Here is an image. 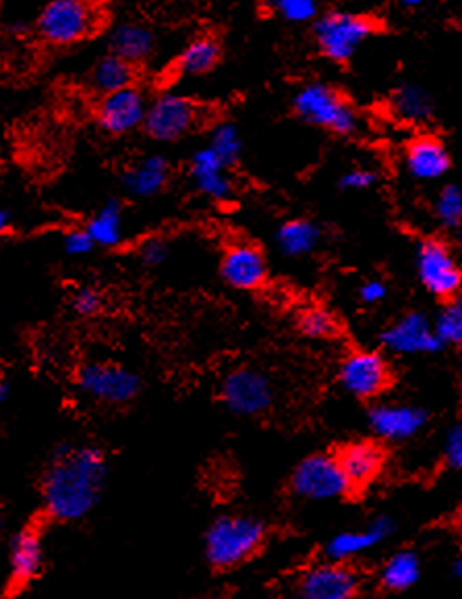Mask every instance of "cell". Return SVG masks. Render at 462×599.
Masks as SVG:
<instances>
[{"label":"cell","instance_id":"obj_20","mask_svg":"<svg viewBox=\"0 0 462 599\" xmlns=\"http://www.w3.org/2000/svg\"><path fill=\"white\" fill-rule=\"evenodd\" d=\"M337 459L353 488L370 486L371 481L382 473L385 461L384 450L368 440L340 448Z\"/></svg>","mask_w":462,"mask_h":599},{"label":"cell","instance_id":"obj_15","mask_svg":"<svg viewBox=\"0 0 462 599\" xmlns=\"http://www.w3.org/2000/svg\"><path fill=\"white\" fill-rule=\"evenodd\" d=\"M220 272L232 289L255 291L265 282L268 266H265V258L258 247L239 243V246L227 249Z\"/></svg>","mask_w":462,"mask_h":599},{"label":"cell","instance_id":"obj_8","mask_svg":"<svg viewBox=\"0 0 462 599\" xmlns=\"http://www.w3.org/2000/svg\"><path fill=\"white\" fill-rule=\"evenodd\" d=\"M198 123V104L181 93H162L148 107L145 131L155 141H177Z\"/></svg>","mask_w":462,"mask_h":599},{"label":"cell","instance_id":"obj_41","mask_svg":"<svg viewBox=\"0 0 462 599\" xmlns=\"http://www.w3.org/2000/svg\"><path fill=\"white\" fill-rule=\"evenodd\" d=\"M399 7H402V9H419V7H423V4H428L430 0H394Z\"/></svg>","mask_w":462,"mask_h":599},{"label":"cell","instance_id":"obj_31","mask_svg":"<svg viewBox=\"0 0 462 599\" xmlns=\"http://www.w3.org/2000/svg\"><path fill=\"white\" fill-rule=\"evenodd\" d=\"M435 220L446 229H459L462 224V187L446 184L433 203Z\"/></svg>","mask_w":462,"mask_h":599},{"label":"cell","instance_id":"obj_39","mask_svg":"<svg viewBox=\"0 0 462 599\" xmlns=\"http://www.w3.org/2000/svg\"><path fill=\"white\" fill-rule=\"evenodd\" d=\"M93 239L88 231H71L64 237V251L69 256H86L92 251Z\"/></svg>","mask_w":462,"mask_h":599},{"label":"cell","instance_id":"obj_4","mask_svg":"<svg viewBox=\"0 0 462 599\" xmlns=\"http://www.w3.org/2000/svg\"><path fill=\"white\" fill-rule=\"evenodd\" d=\"M378 30L373 17L353 11H332L315 23V42L325 59L346 62Z\"/></svg>","mask_w":462,"mask_h":599},{"label":"cell","instance_id":"obj_9","mask_svg":"<svg viewBox=\"0 0 462 599\" xmlns=\"http://www.w3.org/2000/svg\"><path fill=\"white\" fill-rule=\"evenodd\" d=\"M78 385L88 397L109 405H124L138 397V376L114 363H90L79 369Z\"/></svg>","mask_w":462,"mask_h":599},{"label":"cell","instance_id":"obj_30","mask_svg":"<svg viewBox=\"0 0 462 599\" xmlns=\"http://www.w3.org/2000/svg\"><path fill=\"white\" fill-rule=\"evenodd\" d=\"M433 326L442 345L462 347V297L448 299L446 306L438 313Z\"/></svg>","mask_w":462,"mask_h":599},{"label":"cell","instance_id":"obj_19","mask_svg":"<svg viewBox=\"0 0 462 599\" xmlns=\"http://www.w3.org/2000/svg\"><path fill=\"white\" fill-rule=\"evenodd\" d=\"M44 567V543L36 529H23L11 543L9 577L13 587H26Z\"/></svg>","mask_w":462,"mask_h":599},{"label":"cell","instance_id":"obj_28","mask_svg":"<svg viewBox=\"0 0 462 599\" xmlns=\"http://www.w3.org/2000/svg\"><path fill=\"white\" fill-rule=\"evenodd\" d=\"M421 577V560L415 552H396L382 569V585L390 591H406Z\"/></svg>","mask_w":462,"mask_h":599},{"label":"cell","instance_id":"obj_35","mask_svg":"<svg viewBox=\"0 0 462 599\" xmlns=\"http://www.w3.org/2000/svg\"><path fill=\"white\" fill-rule=\"evenodd\" d=\"M375 183H378V172H373L371 169L349 170L340 179V187L346 189V191H365V189H371Z\"/></svg>","mask_w":462,"mask_h":599},{"label":"cell","instance_id":"obj_43","mask_svg":"<svg viewBox=\"0 0 462 599\" xmlns=\"http://www.w3.org/2000/svg\"><path fill=\"white\" fill-rule=\"evenodd\" d=\"M7 227H9V216L4 214V212L0 210V234L7 231Z\"/></svg>","mask_w":462,"mask_h":599},{"label":"cell","instance_id":"obj_22","mask_svg":"<svg viewBox=\"0 0 462 599\" xmlns=\"http://www.w3.org/2000/svg\"><path fill=\"white\" fill-rule=\"evenodd\" d=\"M170 167L162 156H145L124 172V189L135 198H152L169 183Z\"/></svg>","mask_w":462,"mask_h":599},{"label":"cell","instance_id":"obj_27","mask_svg":"<svg viewBox=\"0 0 462 599\" xmlns=\"http://www.w3.org/2000/svg\"><path fill=\"white\" fill-rule=\"evenodd\" d=\"M277 241L287 256L301 258V256L311 253L318 246L320 229L309 220H291V222L280 227Z\"/></svg>","mask_w":462,"mask_h":599},{"label":"cell","instance_id":"obj_26","mask_svg":"<svg viewBox=\"0 0 462 599\" xmlns=\"http://www.w3.org/2000/svg\"><path fill=\"white\" fill-rule=\"evenodd\" d=\"M218 61H220V44L210 36H201L193 42H189V47L183 50L179 59V71L183 76L198 78V76L210 73Z\"/></svg>","mask_w":462,"mask_h":599},{"label":"cell","instance_id":"obj_46","mask_svg":"<svg viewBox=\"0 0 462 599\" xmlns=\"http://www.w3.org/2000/svg\"><path fill=\"white\" fill-rule=\"evenodd\" d=\"M0 531H2V519H0Z\"/></svg>","mask_w":462,"mask_h":599},{"label":"cell","instance_id":"obj_29","mask_svg":"<svg viewBox=\"0 0 462 599\" xmlns=\"http://www.w3.org/2000/svg\"><path fill=\"white\" fill-rule=\"evenodd\" d=\"M86 231L90 232L96 246L114 247L123 239V212L117 201L107 203L93 216Z\"/></svg>","mask_w":462,"mask_h":599},{"label":"cell","instance_id":"obj_21","mask_svg":"<svg viewBox=\"0 0 462 599\" xmlns=\"http://www.w3.org/2000/svg\"><path fill=\"white\" fill-rule=\"evenodd\" d=\"M191 177H193L201 193L208 196L210 200L224 201L232 196L229 164H224L210 146L193 156Z\"/></svg>","mask_w":462,"mask_h":599},{"label":"cell","instance_id":"obj_38","mask_svg":"<svg viewBox=\"0 0 462 599\" xmlns=\"http://www.w3.org/2000/svg\"><path fill=\"white\" fill-rule=\"evenodd\" d=\"M169 256V247L160 239H150L139 249V258L145 266H160Z\"/></svg>","mask_w":462,"mask_h":599},{"label":"cell","instance_id":"obj_47","mask_svg":"<svg viewBox=\"0 0 462 599\" xmlns=\"http://www.w3.org/2000/svg\"><path fill=\"white\" fill-rule=\"evenodd\" d=\"M349 599H356V598H354V596H353V598H349Z\"/></svg>","mask_w":462,"mask_h":599},{"label":"cell","instance_id":"obj_18","mask_svg":"<svg viewBox=\"0 0 462 599\" xmlns=\"http://www.w3.org/2000/svg\"><path fill=\"white\" fill-rule=\"evenodd\" d=\"M404 167L416 181H438L450 170L446 146L433 136H419L404 150Z\"/></svg>","mask_w":462,"mask_h":599},{"label":"cell","instance_id":"obj_5","mask_svg":"<svg viewBox=\"0 0 462 599\" xmlns=\"http://www.w3.org/2000/svg\"><path fill=\"white\" fill-rule=\"evenodd\" d=\"M96 23L90 0H52L40 13L38 33L52 47H73L92 36Z\"/></svg>","mask_w":462,"mask_h":599},{"label":"cell","instance_id":"obj_36","mask_svg":"<svg viewBox=\"0 0 462 599\" xmlns=\"http://www.w3.org/2000/svg\"><path fill=\"white\" fill-rule=\"evenodd\" d=\"M444 457L452 469H462V421L448 431Z\"/></svg>","mask_w":462,"mask_h":599},{"label":"cell","instance_id":"obj_42","mask_svg":"<svg viewBox=\"0 0 462 599\" xmlns=\"http://www.w3.org/2000/svg\"><path fill=\"white\" fill-rule=\"evenodd\" d=\"M452 569H454V575H456V579H461L462 581V556H459V558L454 560V567H452Z\"/></svg>","mask_w":462,"mask_h":599},{"label":"cell","instance_id":"obj_11","mask_svg":"<svg viewBox=\"0 0 462 599\" xmlns=\"http://www.w3.org/2000/svg\"><path fill=\"white\" fill-rule=\"evenodd\" d=\"M340 385L356 399H373L390 385L384 357L373 351H354L340 366Z\"/></svg>","mask_w":462,"mask_h":599},{"label":"cell","instance_id":"obj_37","mask_svg":"<svg viewBox=\"0 0 462 599\" xmlns=\"http://www.w3.org/2000/svg\"><path fill=\"white\" fill-rule=\"evenodd\" d=\"M73 308L81 316H93L98 313V309L102 308V297L93 289H79L73 297Z\"/></svg>","mask_w":462,"mask_h":599},{"label":"cell","instance_id":"obj_17","mask_svg":"<svg viewBox=\"0 0 462 599\" xmlns=\"http://www.w3.org/2000/svg\"><path fill=\"white\" fill-rule=\"evenodd\" d=\"M392 531L394 522L388 517H378L365 529H351L334 536L325 546V556L332 562H349L361 553L370 552L371 548L390 538Z\"/></svg>","mask_w":462,"mask_h":599},{"label":"cell","instance_id":"obj_7","mask_svg":"<svg viewBox=\"0 0 462 599\" xmlns=\"http://www.w3.org/2000/svg\"><path fill=\"white\" fill-rule=\"evenodd\" d=\"M416 277L423 289L438 299H452L461 291L459 260L452 249L438 239H428L416 249Z\"/></svg>","mask_w":462,"mask_h":599},{"label":"cell","instance_id":"obj_2","mask_svg":"<svg viewBox=\"0 0 462 599\" xmlns=\"http://www.w3.org/2000/svg\"><path fill=\"white\" fill-rule=\"evenodd\" d=\"M265 527L258 519L227 515L205 533V558L217 569H234L262 548Z\"/></svg>","mask_w":462,"mask_h":599},{"label":"cell","instance_id":"obj_23","mask_svg":"<svg viewBox=\"0 0 462 599\" xmlns=\"http://www.w3.org/2000/svg\"><path fill=\"white\" fill-rule=\"evenodd\" d=\"M154 31L143 23H135V21H127V23L117 26L110 36L112 54L121 57L131 64L150 59L154 52Z\"/></svg>","mask_w":462,"mask_h":599},{"label":"cell","instance_id":"obj_32","mask_svg":"<svg viewBox=\"0 0 462 599\" xmlns=\"http://www.w3.org/2000/svg\"><path fill=\"white\" fill-rule=\"evenodd\" d=\"M210 148L217 152L218 158L224 164L232 167L243 152V141H241L237 127H232L231 123L218 124L217 129L212 131Z\"/></svg>","mask_w":462,"mask_h":599},{"label":"cell","instance_id":"obj_16","mask_svg":"<svg viewBox=\"0 0 462 599\" xmlns=\"http://www.w3.org/2000/svg\"><path fill=\"white\" fill-rule=\"evenodd\" d=\"M428 423V413L409 405H380L371 409L370 426L375 436L390 442L411 440Z\"/></svg>","mask_w":462,"mask_h":599},{"label":"cell","instance_id":"obj_40","mask_svg":"<svg viewBox=\"0 0 462 599\" xmlns=\"http://www.w3.org/2000/svg\"><path fill=\"white\" fill-rule=\"evenodd\" d=\"M388 294V287H385L384 280H368L361 284L359 289V297L363 303L368 306H375V303H382Z\"/></svg>","mask_w":462,"mask_h":599},{"label":"cell","instance_id":"obj_10","mask_svg":"<svg viewBox=\"0 0 462 599\" xmlns=\"http://www.w3.org/2000/svg\"><path fill=\"white\" fill-rule=\"evenodd\" d=\"M222 400L234 416H260L270 409L274 390L270 380L255 369H237L222 385Z\"/></svg>","mask_w":462,"mask_h":599},{"label":"cell","instance_id":"obj_3","mask_svg":"<svg viewBox=\"0 0 462 599\" xmlns=\"http://www.w3.org/2000/svg\"><path fill=\"white\" fill-rule=\"evenodd\" d=\"M297 114L309 124L322 127L337 136H353L359 129V117L349 100L325 83H308L294 96Z\"/></svg>","mask_w":462,"mask_h":599},{"label":"cell","instance_id":"obj_6","mask_svg":"<svg viewBox=\"0 0 462 599\" xmlns=\"http://www.w3.org/2000/svg\"><path fill=\"white\" fill-rule=\"evenodd\" d=\"M291 488L297 496L315 502L337 500L353 490L339 459L330 455H313L299 462L291 479Z\"/></svg>","mask_w":462,"mask_h":599},{"label":"cell","instance_id":"obj_48","mask_svg":"<svg viewBox=\"0 0 462 599\" xmlns=\"http://www.w3.org/2000/svg\"><path fill=\"white\" fill-rule=\"evenodd\" d=\"M90 2H92V0H90Z\"/></svg>","mask_w":462,"mask_h":599},{"label":"cell","instance_id":"obj_25","mask_svg":"<svg viewBox=\"0 0 462 599\" xmlns=\"http://www.w3.org/2000/svg\"><path fill=\"white\" fill-rule=\"evenodd\" d=\"M392 110L404 123H425L433 114L432 96L421 86L406 83L392 96Z\"/></svg>","mask_w":462,"mask_h":599},{"label":"cell","instance_id":"obj_45","mask_svg":"<svg viewBox=\"0 0 462 599\" xmlns=\"http://www.w3.org/2000/svg\"><path fill=\"white\" fill-rule=\"evenodd\" d=\"M459 243H461L462 247V224L459 227Z\"/></svg>","mask_w":462,"mask_h":599},{"label":"cell","instance_id":"obj_24","mask_svg":"<svg viewBox=\"0 0 462 599\" xmlns=\"http://www.w3.org/2000/svg\"><path fill=\"white\" fill-rule=\"evenodd\" d=\"M133 79H135L133 64L124 61L121 57H117V54H110V57H104L102 61L93 64L90 86L96 92L107 96V93L131 88Z\"/></svg>","mask_w":462,"mask_h":599},{"label":"cell","instance_id":"obj_34","mask_svg":"<svg viewBox=\"0 0 462 599\" xmlns=\"http://www.w3.org/2000/svg\"><path fill=\"white\" fill-rule=\"evenodd\" d=\"M278 13L287 21L305 23L318 16V2L315 0H272Z\"/></svg>","mask_w":462,"mask_h":599},{"label":"cell","instance_id":"obj_1","mask_svg":"<svg viewBox=\"0 0 462 599\" xmlns=\"http://www.w3.org/2000/svg\"><path fill=\"white\" fill-rule=\"evenodd\" d=\"M107 473V457L100 448L59 446L42 483L48 515L64 522L90 515L100 500Z\"/></svg>","mask_w":462,"mask_h":599},{"label":"cell","instance_id":"obj_12","mask_svg":"<svg viewBox=\"0 0 462 599\" xmlns=\"http://www.w3.org/2000/svg\"><path fill=\"white\" fill-rule=\"evenodd\" d=\"M382 345L396 355L438 353L444 347L432 320L421 311H411L390 323L382 332Z\"/></svg>","mask_w":462,"mask_h":599},{"label":"cell","instance_id":"obj_33","mask_svg":"<svg viewBox=\"0 0 462 599\" xmlns=\"http://www.w3.org/2000/svg\"><path fill=\"white\" fill-rule=\"evenodd\" d=\"M299 328L309 339H330L337 335V320L324 308H311L301 313Z\"/></svg>","mask_w":462,"mask_h":599},{"label":"cell","instance_id":"obj_13","mask_svg":"<svg viewBox=\"0 0 462 599\" xmlns=\"http://www.w3.org/2000/svg\"><path fill=\"white\" fill-rule=\"evenodd\" d=\"M148 107L150 104H148L145 96L139 92L135 86H131V88H124L119 92L102 96L98 110H96V119L107 133L124 136V133H131L145 123Z\"/></svg>","mask_w":462,"mask_h":599},{"label":"cell","instance_id":"obj_44","mask_svg":"<svg viewBox=\"0 0 462 599\" xmlns=\"http://www.w3.org/2000/svg\"><path fill=\"white\" fill-rule=\"evenodd\" d=\"M7 397H9V390H7V386L0 385V405L7 400Z\"/></svg>","mask_w":462,"mask_h":599},{"label":"cell","instance_id":"obj_14","mask_svg":"<svg viewBox=\"0 0 462 599\" xmlns=\"http://www.w3.org/2000/svg\"><path fill=\"white\" fill-rule=\"evenodd\" d=\"M359 579L344 562L318 565L305 570L297 583L294 599H349L356 591Z\"/></svg>","mask_w":462,"mask_h":599}]
</instances>
